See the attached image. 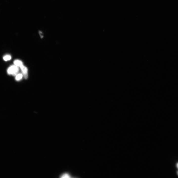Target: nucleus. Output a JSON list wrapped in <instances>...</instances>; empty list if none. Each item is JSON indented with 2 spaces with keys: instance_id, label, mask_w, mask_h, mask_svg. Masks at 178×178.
I'll use <instances>...</instances> for the list:
<instances>
[{
  "instance_id": "nucleus-1",
  "label": "nucleus",
  "mask_w": 178,
  "mask_h": 178,
  "mask_svg": "<svg viewBox=\"0 0 178 178\" xmlns=\"http://www.w3.org/2000/svg\"><path fill=\"white\" fill-rule=\"evenodd\" d=\"M19 70L18 67L14 65L10 66L8 68L7 72L9 75L15 76L18 74Z\"/></svg>"
},
{
  "instance_id": "nucleus-2",
  "label": "nucleus",
  "mask_w": 178,
  "mask_h": 178,
  "mask_svg": "<svg viewBox=\"0 0 178 178\" xmlns=\"http://www.w3.org/2000/svg\"><path fill=\"white\" fill-rule=\"evenodd\" d=\"M20 67L23 76L25 79H27L28 77V69L27 67L23 65Z\"/></svg>"
},
{
  "instance_id": "nucleus-3",
  "label": "nucleus",
  "mask_w": 178,
  "mask_h": 178,
  "mask_svg": "<svg viewBox=\"0 0 178 178\" xmlns=\"http://www.w3.org/2000/svg\"><path fill=\"white\" fill-rule=\"evenodd\" d=\"M14 65L16 66L20 67L23 65V62L19 60H16L14 61Z\"/></svg>"
},
{
  "instance_id": "nucleus-4",
  "label": "nucleus",
  "mask_w": 178,
  "mask_h": 178,
  "mask_svg": "<svg viewBox=\"0 0 178 178\" xmlns=\"http://www.w3.org/2000/svg\"><path fill=\"white\" fill-rule=\"evenodd\" d=\"M23 75L22 73H18L16 76L15 79L17 81H19L22 78Z\"/></svg>"
},
{
  "instance_id": "nucleus-5",
  "label": "nucleus",
  "mask_w": 178,
  "mask_h": 178,
  "mask_svg": "<svg viewBox=\"0 0 178 178\" xmlns=\"http://www.w3.org/2000/svg\"><path fill=\"white\" fill-rule=\"evenodd\" d=\"M11 58V57L10 55H6L3 57V59L5 61H7L10 60Z\"/></svg>"
},
{
  "instance_id": "nucleus-6",
  "label": "nucleus",
  "mask_w": 178,
  "mask_h": 178,
  "mask_svg": "<svg viewBox=\"0 0 178 178\" xmlns=\"http://www.w3.org/2000/svg\"><path fill=\"white\" fill-rule=\"evenodd\" d=\"M61 176V177L62 178H69L70 177L69 175L67 173H65L64 174L62 175Z\"/></svg>"
},
{
  "instance_id": "nucleus-7",
  "label": "nucleus",
  "mask_w": 178,
  "mask_h": 178,
  "mask_svg": "<svg viewBox=\"0 0 178 178\" xmlns=\"http://www.w3.org/2000/svg\"><path fill=\"white\" fill-rule=\"evenodd\" d=\"M177 166L178 168V163L177 164Z\"/></svg>"
},
{
  "instance_id": "nucleus-8",
  "label": "nucleus",
  "mask_w": 178,
  "mask_h": 178,
  "mask_svg": "<svg viewBox=\"0 0 178 178\" xmlns=\"http://www.w3.org/2000/svg\"></svg>"
}]
</instances>
